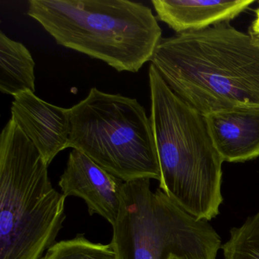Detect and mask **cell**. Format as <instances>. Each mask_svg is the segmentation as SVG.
Segmentation results:
<instances>
[{"mask_svg": "<svg viewBox=\"0 0 259 259\" xmlns=\"http://www.w3.org/2000/svg\"><path fill=\"white\" fill-rule=\"evenodd\" d=\"M58 184L66 198L75 196L84 200L91 216L96 213L112 226L115 224L120 210L124 182L85 154L72 149Z\"/></svg>", "mask_w": 259, "mask_h": 259, "instance_id": "obj_7", "label": "cell"}, {"mask_svg": "<svg viewBox=\"0 0 259 259\" xmlns=\"http://www.w3.org/2000/svg\"><path fill=\"white\" fill-rule=\"evenodd\" d=\"M48 165L10 119L0 136V259H40L66 220V197Z\"/></svg>", "mask_w": 259, "mask_h": 259, "instance_id": "obj_4", "label": "cell"}, {"mask_svg": "<svg viewBox=\"0 0 259 259\" xmlns=\"http://www.w3.org/2000/svg\"><path fill=\"white\" fill-rule=\"evenodd\" d=\"M169 259H180V258H178V257H171L170 258H169Z\"/></svg>", "mask_w": 259, "mask_h": 259, "instance_id": "obj_15", "label": "cell"}, {"mask_svg": "<svg viewBox=\"0 0 259 259\" xmlns=\"http://www.w3.org/2000/svg\"><path fill=\"white\" fill-rule=\"evenodd\" d=\"M151 64L203 116L259 107V37L229 23L162 38Z\"/></svg>", "mask_w": 259, "mask_h": 259, "instance_id": "obj_1", "label": "cell"}, {"mask_svg": "<svg viewBox=\"0 0 259 259\" xmlns=\"http://www.w3.org/2000/svg\"><path fill=\"white\" fill-rule=\"evenodd\" d=\"M151 130L160 187L185 211L203 221L219 214L223 159L199 112L177 96L150 65Z\"/></svg>", "mask_w": 259, "mask_h": 259, "instance_id": "obj_2", "label": "cell"}, {"mask_svg": "<svg viewBox=\"0 0 259 259\" xmlns=\"http://www.w3.org/2000/svg\"><path fill=\"white\" fill-rule=\"evenodd\" d=\"M249 33L259 37V7L255 10V19L251 24Z\"/></svg>", "mask_w": 259, "mask_h": 259, "instance_id": "obj_14", "label": "cell"}, {"mask_svg": "<svg viewBox=\"0 0 259 259\" xmlns=\"http://www.w3.org/2000/svg\"><path fill=\"white\" fill-rule=\"evenodd\" d=\"M221 248L225 259H259V211L240 227L232 228Z\"/></svg>", "mask_w": 259, "mask_h": 259, "instance_id": "obj_13", "label": "cell"}, {"mask_svg": "<svg viewBox=\"0 0 259 259\" xmlns=\"http://www.w3.org/2000/svg\"><path fill=\"white\" fill-rule=\"evenodd\" d=\"M11 119L34 144L49 166L59 153L69 148L70 108L53 105L24 92L14 97Z\"/></svg>", "mask_w": 259, "mask_h": 259, "instance_id": "obj_8", "label": "cell"}, {"mask_svg": "<svg viewBox=\"0 0 259 259\" xmlns=\"http://www.w3.org/2000/svg\"><path fill=\"white\" fill-rule=\"evenodd\" d=\"M70 112L69 148L124 183L160 181L151 122L137 100L92 88Z\"/></svg>", "mask_w": 259, "mask_h": 259, "instance_id": "obj_5", "label": "cell"}, {"mask_svg": "<svg viewBox=\"0 0 259 259\" xmlns=\"http://www.w3.org/2000/svg\"><path fill=\"white\" fill-rule=\"evenodd\" d=\"M27 13L57 45L119 72H139L163 38L151 8L128 0H30Z\"/></svg>", "mask_w": 259, "mask_h": 259, "instance_id": "obj_3", "label": "cell"}, {"mask_svg": "<svg viewBox=\"0 0 259 259\" xmlns=\"http://www.w3.org/2000/svg\"><path fill=\"white\" fill-rule=\"evenodd\" d=\"M213 145L224 161L259 157V107H239L205 115Z\"/></svg>", "mask_w": 259, "mask_h": 259, "instance_id": "obj_9", "label": "cell"}, {"mask_svg": "<svg viewBox=\"0 0 259 259\" xmlns=\"http://www.w3.org/2000/svg\"><path fill=\"white\" fill-rule=\"evenodd\" d=\"M254 0H152L157 19L177 34L200 31L229 23L246 10Z\"/></svg>", "mask_w": 259, "mask_h": 259, "instance_id": "obj_10", "label": "cell"}, {"mask_svg": "<svg viewBox=\"0 0 259 259\" xmlns=\"http://www.w3.org/2000/svg\"><path fill=\"white\" fill-rule=\"evenodd\" d=\"M111 243L117 259H216L221 239L208 221L185 211L150 179L124 183Z\"/></svg>", "mask_w": 259, "mask_h": 259, "instance_id": "obj_6", "label": "cell"}, {"mask_svg": "<svg viewBox=\"0 0 259 259\" xmlns=\"http://www.w3.org/2000/svg\"><path fill=\"white\" fill-rule=\"evenodd\" d=\"M40 259H117L113 244L96 243L82 233L54 243Z\"/></svg>", "mask_w": 259, "mask_h": 259, "instance_id": "obj_12", "label": "cell"}, {"mask_svg": "<svg viewBox=\"0 0 259 259\" xmlns=\"http://www.w3.org/2000/svg\"><path fill=\"white\" fill-rule=\"evenodd\" d=\"M35 63L30 51L20 42L0 32V92L17 96L35 92Z\"/></svg>", "mask_w": 259, "mask_h": 259, "instance_id": "obj_11", "label": "cell"}]
</instances>
